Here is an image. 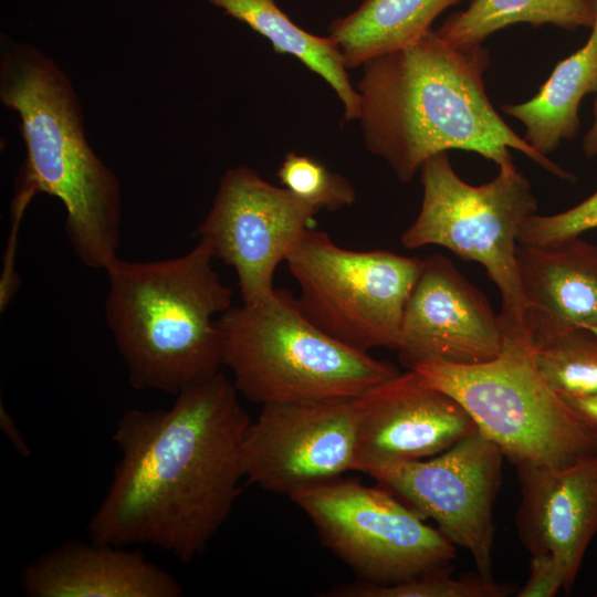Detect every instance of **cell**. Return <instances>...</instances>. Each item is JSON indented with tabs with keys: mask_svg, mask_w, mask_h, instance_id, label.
I'll list each match as a JSON object with an SVG mask.
<instances>
[{
	"mask_svg": "<svg viewBox=\"0 0 597 597\" xmlns=\"http://www.w3.org/2000/svg\"><path fill=\"white\" fill-rule=\"evenodd\" d=\"M168 409H129L113 440L119 459L87 524L91 541L148 544L184 563L201 556L241 492L250 425L221 371L185 388Z\"/></svg>",
	"mask_w": 597,
	"mask_h": 597,
	"instance_id": "1",
	"label": "cell"
},
{
	"mask_svg": "<svg viewBox=\"0 0 597 597\" xmlns=\"http://www.w3.org/2000/svg\"><path fill=\"white\" fill-rule=\"evenodd\" d=\"M489 65L483 45L453 48L432 29L365 62L355 87L367 149L404 184L430 157L451 149L476 153L499 169L514 166L513 149L557 178L575 180L498 114L483 80Z\"/></svg>",
	"mask_w": 597,
	"mask_h": 597,
	"instance_id": "2",
	"label": "cell"
},
{
	"mask_svg": "<svg viewBox=\"0 0 597 597\" xmlns=\"http://www.w3.org/2000/svg\"><path fill=\"white\" fill-rule=\"evenodd\" d=\"M0 98L19 115L27 149L14 196L31 201L44 192L60 199L75 256L105 271L119 258L121 186L87 143L69 77L35 46L2 39Z\"/></svg>",
	"mask_w": 597,
	"mask_h": 597,
	"instance_id": "3",
	"label": "cell"
},
{
	"mask_svg": "<svg viewBox=\"0 0 597 597\" xmlns=\"http://www.w3.org/2000/svg\"><path fill=\"white\" fill-rule=\"evenodd\" d=\"M213 260L210 245L200 239L176 258H118L105 270V320L135 389L176 396L221 371L216 316L233 306V291Z\"/></svg>",
	"mask_w": 597,
	"mask_h": 597,
	"instance_id": "4",
	"label": "cell"
},
{
	"mask_svg": "<svg viewBox=\"0 0 597 597\" xmlns=\"http://www.w3.org/2000/svg\"><path fill=\"white\" fill-rule=\"evenodd\" d=\"M222 364L247 400L266 405L359 397L399 371L348 347L311 323L296 297L275 289L266 300L232 306L218 317Z\"/></svg>",
	"mask_w": 597,
	"mask_h": 597,
	"instance_id": "5",
	"label": "cell"
},
{
	"mask_svg": "<svg viewBox=\"0 0 597 597\" xmlns=\"http://www.w3.org/2000/svg\"><path fill=\"white\" fill-rule=\"evenodd\" d=\"M492 360L423 359L410 369L452 396L513 464L566 467L597 453V439L540 375L526 332H505Z\"/></svg>",
	"mask_w": 597,
	"mask_h": 597,
	"instance_id": "6",
	"label": "cell"
},
{
	"mask_svg": "<svg viewBox=\"0 0 597 597\" xmlns=\"http://www.w3.org/2000/svg\"><path fill=\"white\" fill-rule=\"evenodd\" d=\"M419 172L421 206L401 234L402 245H440L481 264L500 292L505 331L527 332L517 247L524 223L537 211L528 179L511 166L472 186L457 175L448 151L430 157Z\"/></svg>",
	"mask_w": 597,
	"mask_h": 597,
	"instance_id": "7",
	"label": "cell"
},
{
	"mask_svg": "<svg viewBox=\"0 0 597 597\" xmlns=\"http://www.w3.org/2000/svg\"><path fill=\"white\" fill-rule=\"evenodd\" d=\"M285 262L300 286V310L322 332L360 352L398 348L421 259L387 250H347L312 229Z\"/></svg>",
	"mask_w": 597,
	"mask_h": 597,
	"instance_id": "8",
	"label": "cell"
},
{
	"mask_svg": "<svg viewBox=\"0 0 597 597\" xmlns=\"http://www.w3.org/2000/svg\"><path fill=\"white\" fill-rule=\"evenodd\" d=\"M289 498L311 520L322 545L358 580L395 584L455 558L457 547L438 528L380 484L338 476Z\"/></svg>",
	"mask_w": 597,
	"mask_h": 597,
	"instance_id": "9",
	"label": "cell"
},
{
	"mask_svg": "<svg viewBox=\"0 0 597 597\" xmlns=\"http://www.w3.org/2000/svg\"><path fill=\"white\" fill-rule=\"evenodd\" d=\"M503 458L498 446L475 430L437 455L365 473L432 519L455 547L470 553L480 574L492 577L493 506Z\"/></svg>",
	"mask_w": 597,
	"mask_h": 597,
	"instance_id": "10",
	"label": "cell"
},
{
	"mask_svg": "<svg viewBox=\"0 0 597 597\" xmlns=\"http://www.w3.org/2000/svg\"><path fill=\"white\" fill-rule=\"evenodd\" d=\"M320 210L255 170L238 166L223 174L197 232L214 259L235 271L242 303L251 304L274 293L277 265L315 229Z\"/></svg>",
	"mask_w": 597,
	"mask_h": 597,
	"instance_id": "11",
	"label": "cell"
},
{
	"mask_svg": "<svg viewBox=\"0 0 597 597\" xmlns=\"http://www.w3.org/2000/svg\"><path fill=\"white\" fill-rule=\"evenodd\" d=\"M356 398L262 405L242 443L247 483L290 496L355 470Z\"/></svg>",
	"mask_w": 597,
	"mask_h": 597,
	"instance_id": "12",
	"label": "cell"
},
{
	"mask_svg": "<svg viewBox=\"0 0 597 597\" xmlns=\"http://www.w3.org/2000/svg\"><path fill=\"white\" fill-rule=\"evenodd\" d=\"M505 329L488 298L442 254L422 260L406 303L400 363L410 369L423 359L475 365L498 357Z\"/></svg>",
	"mask_w": 597,
	"mask_h": 597,
	"instance_id": "13",
	"label": "cell"
},
{
	"mask_svg": "<svg viewBox=\"0 0 597 597\" xmlns=\"http://www.w3.org/2000/svg\"><path fill=\"white\" fill-rule=\"evenodd\" d=\"M475 430L459 401L408 369L356 398L355 470L430 458Z\"/></svg>",
	"mask_w": 597,
	"mask_h": 597,
	"instance_id": "14",
	"label": "cell"
},
{
	"mask_svg": "<svg viewBox=\"0 0 597 597\" xmlns=\"http://www.w3.org/2000/svg\"><path fill=\"white\" fill-rule=\"evenodd\" d=\"M517 535L531 553L554 555L569 593L597 535V453L566 467H516Z\"/></svg>",
	"mask_w": 597,
	"mask_h": 597,
	"instance_id": "15",
	"label": "cell"
},
{
	"mask_svg": "<svg viewBox=\"0 0 597 597\" xmlns=\"http://www.w3.org/2000/svg\"><path fill=\"white\" fill-rule=\"evenodd\" d=\"M29 597H180V583L125 546L69 541L42 553L21 574Z\"/></svg>",
	"mask_w": 597,
	"mask_h": 597,
	"instance_id": "16",
	"label": "cell"
},
{
	"mask_svg": "<svg viewBox=\"0 0 597 597\" xmlns=\"http://www.w3.org/2000/svg\"><path fill=\"white\" fill-rule=\"evenodd\" d=\"M525 323L534 349L575 331L597 332V245L580 237L517 247Z\"/></svg>",
	"mask_w": 597,
	"mask_h": 597,
	"instance_id": "17",
	"label": "cell"
},
{
	"mask_svg": "<svg viewBox=\"0 0 597 597\" xmlns=\"http://www.w3.org/2000/svg\"><path fill=\"white\" fill-rule=\"evenodd\" d=\"M593 1L595 21L585 45L561 61L531 100L502 106L524 125V140L544 156L578 135L580 102L597 92V0Z\"/></svg>",
	"mask_w": 597,
	"mask_h": 597,
	"instance_id": "18",
	"label": "cell"
},
{
	"mask_svg": "<svg viewBox=\"0 0 597 597\" xmlns=\"http://www.w3.org/2000/svg\"><path fill=\"white\" fill-rule=\"evenodd\" d=\"M226 14L265 38L273 50L301 61L334 90L344 107V121H356L359 96L336 41L320 36L294 23L275 0H208Z\"/></svg>",
	"mask_w": 597,
	"mask_h": 597,
	"instance_id": "19",
	"label": "cell"
},
{
	"mask_svg": "<svg viewBox=\"0 0 597 597\" xmlns=\"http://www.w3.org/2000/svg\"><path fill=\"white\" fill-rule=\"evenodd\" d=\"M462 0H365L334 20L329 35L348 69L402 48L431 30L433 21Z\"/></svg>",
	"mask_w": 597,
	"mask_h": 597,
	"instance_id": "20",
	"label": "cell"
},
{
	"mask_svg": "<svg viewBox=\"0 0 597 597\" xmlns=\"http://www.w3.org/2000/svg\"><path fill=\"white\" fill-rule=\"evenodd\" d=\"M593 0H472L436 30L453 48H474L493 33L516 23L552 24L566 31L591 28Z\"/></svg>",
	"mask_w": 597,
	"mask_h": 597,
	"instance_id": "21",
	"label": "cell"
},
{
	"mask_svg": "<svg viewBox=\"0 0 597 597\" xmlns=\"http://www.w3.org/2000/svg\"><path fill=\"white\" fill-rule=\"evenodd\" d=\"M511 583H499L479 572L452 576V565L389 585L356 579L328 589L325 597H506L516 593ZM515 595V594H514Z\"/></svg>",
	"mask_w": 597,
	"mask_h": 597,
	"instance_id": "22",
	"label": "cell"
},
{
	"mask_svg": "<svg viewBox=\"0 0 597 597\" xmlns=\"http://www.w3.org/2000/svg\"><path fill=\"white\" fill-rule=\"evenodd\" d=\"M536 368L562 397L597 394V332L575 329L534 349Z\"/></svg>",
	"mask_w": 597,
	"mask_h": 597,
	"instance_id": "23",
	"label": "cell"
},
{
	"mask_svg": "<svg viewBox=\"0 0 597 597\" xmlns=\"http://www.w3.org/2000/svg\"><path fill=\"white\" fill-rule=\"evenodd\" d=\"M276 177L293 195L320 209L336 211L356 200V191L344 176L306 155L289 151Z\"/></svg>",
	"mask_w": 597,
	"mask_h": 597,
	"instance_id": "24",
	"label": "cell"
},
{
	"mask_svg": "<svg viewBox=\"0 0 597 597\" xmlns=\"http://www.w3.org/2000/svg\"><path fill=\"white\" fill-rule=\"evenodd\" d=\"M597 229V191L563 212L534 214L524 223L519 235L520 245L548 247L562 243Z\"/></svg>",
	"mask_w": 597,
	"mask_h": 597,
	"instance_id": "25",
	"label": "cell"
},
{
	"mask_svg": "<svg viewBox=\"0 0 597 597\" xmlns=\"http://www.w3.org/2000/svg\"><path fill=\"white\" fill-rule=\"evenodd\" d=\"M564 590V577L552 553L531 554L530 575L516 597H553Z\"/></svg>",
	"mask_w": 597,
	"mask_h": 597,
	"instance_id": "26",
	"label": "cell"
},
{
	"mask_svg": "<svg viewBox=\"0 0 597 597\" xmlns=\"http://www.w3.org/2000/svg\"><path fill=\"white\" fill-rule=\"evenodd\" d=\"M27 205L12 200L11 228L3 256V269L0 276V311L3 312L14 297L21 284L20 276L14 268L18 232Z\"/></svg>",
	"mask_w": 597,
	"mask_h": 597,
	"instance_id": "27",
	"label": "cell"
},
{
	"mask_svg": "<svg viewBox=\"0 0 597 597\" xmlns=\"http://www.w3.org/2000/svg\"><path fill=\"white\" fill-rule=\"evenodd\" d=\"M562 398L586 429L597 439V394Z\"/></svg>",
	"mask_w": 597,
	"mask_h": 597,
	"instance_id": "28",
	"label": "cell"
},
{
	"mask_svg": "<svg viewBox=\"0 0 597 597\" xmlns=\"http://www.w3.org/2000/svg\"><path fill=\"white\" fill-rule=\"evenodd\" d=\"M0 427L3 430V432L7 434L15 450L22 455L28 458L31 452L30 449L21 436L12 416L8 412V410L3 407L1 404L0 407Z\"/></svg>",
	"mask_w": 597,
	"mask_h": 597,
	"instance_id": "29",
	"label": "cell"
},
{
	"mask_svg": "<svg viewBox=\"0 0 597 597\" xmlns=\"http://www.w3.org/2000/svg\"><path fill=\"white\" fill-rule=\"evenodd\" d=\"M593 113V123L582 143L583 153L587 158L597 157V98L594 104Z\"/></svg>",
	"mask_w": 597,
	"mask_h": 597,
	"instance_id": "30",
	"label": "cell"
},
{
	"mask_svg": "<svg viewBox=\"0 0 597 597\" xmlns=\"http://www.w3.org/2000/svg\"><path fill=\"white\" fill-rule=\"evenodd\" d=\"M596 596H597V591H596Z\"/></svg>",
	"mask_w": 597,
	"mask_h": 597,
	"instance_id": "31",
	"label": "cell"
}]
</instances>
